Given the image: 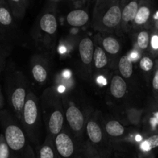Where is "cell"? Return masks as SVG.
Returning a JSON list of instances; mask_svg holds the SVG:
<instances>
[{
    "label": "cell",
    "mask_w": 158,
    "mask_h": 158,
    "mask_svg": "<svg viewBox=\"0 0 158 158\" xmlns=\"http://www.w3.org/2000/svg\"><path fill=\"white\" fill-rule=\"evenodd\" d=\"M0 125L11 158H35V149L14 115L0 110Z\"/></svg>",
    "instance_id": "1"
},
{
    "label": "cell",
    "mask_w": 158,
    "mask_h": 158,
    "mask_svg": "<svg viewBox=\"0 0 158 158\" xmlns=\"http://www.w3.org/2000/svg\"><path fill=\"white\" fill-rule=\"evenodd\" d=\"M121 0H96L92 12V27L102 32L121 28Z\"/></svg>",
    "instance_id": "2"
},
{
    "label": "cell",
    "mask_w": 158,
    "mask_h": 158,
    "mask_svg": "<svg viewBox=\"0 0 158 158\" xmlns=\"http://www.w3.org/2000/svg\"><path fill=\"white\" fill-rule=\"evenodd\" d=\"M19 123L30 143L34 146V149L40 147L43 143L41 137L43 121L40 116L38 99L30 90L26 97Z\"/></svg>",
    "instance_id": "3"
},
{
    "label": "cell",
    "mask_w": 158,
    "mask_h": 158,
    "mask_svg": "<svg viewBox=\"0 0 158 158\" xmlns=\"http://www.w3.org/2000/svg\"><path fill=\"white\" fill-rule=\"evenodd\" d=\"M43 107V121L46 126L47 136L52 140L63 131L65 110H63L60 99L56 94L46 93Z\"/></svg>",
    "instance_id": "4"
},
{
    "label": "cell",
    "mask_w": 158,
    "mask_h": 158,
    "mask_svg": "<svg viewBox=\"0 0 158 158\" xmlns=\"http://www.w3.org/2000/svg\"><path fill=\"white\" fill-rule=\"evenodd\" d=\"M9 103L13 115L20 122L23 108L28 94V86L26 79L20 72L14 73L10 80L9 89Z\"/></svg>",
    "instance_id": "5"
},
{
    "label": "cell",
    "mask_w": 158,
    "mask_h": 158,
    "mask_svg": "<svg viewBox=\"0 0 158 158\" xmlns=\"http://www.w3.org/2000/svg\"><path fill=\"white\" fill-rule=\"evenodd\" d=\"M84 143H80L69 131H62L54 140L58 158H86Z\"/></svg>",
    "instance_id": "6"
},
{
    "label": "cell",
    "mask_w": 158,
    "mask_h": 158,
    "mask_svg": "<svg viewBox=\"0 0 158 158\" xmlns=\"http://www.w3.org/2000/svg\"><path fill=\"white\" fill-rule=\"evenodd\" d=\"M86 131L88 141L98 151L102 158H112L113 148L110 143L106 140L100 124L95 120H89L86 123Z\"/></svg>",
    "instance_id": "7"
},
{
    "label": "cell",
    "mask_w": 158,
    "mask_h": 158,
    "mask_svg": "<svg viewBox=\"0 0 158 158\" xmlns=\"http://www.w3.org/2000/svg\"><path fill=\"white\" fill-rule=\"evenodd\" d=\"M65 117L73 136L80 143H84L83 134L84 131L85 117L80 108L73 104L68 106L65 110Z\"/></svg>",
    "instance_id": "8"
},
{
    "label": "cell",
    "mask_w": 158,
    "mask_h": 158,
    "mask_svg": "<svg viewBox=\"0 0 158 158\" xmlns=\"http://www.w3.org/2000/svg\"><path fill=\"white\" fill-rule=\"evenodd\" d=\"M140 2L141 0H121V29L124 32L130 30V28L133 26Z\"/></svg>",
    "instance_id": "9"
},
{
    "label": "cell",
    "mask_w": 158,
    "mask_h": 158,
    "mask_svg": "<svg viewBox=\"0 0 158 158\" xmlns=\"http://www.w3.org/2000/svg\"><path fill=\"white\" fill-rule=\"evenodd\" d=\"M15 20L7 0H0V32L7 38L15 28Z\"/></svg>",
    "instance_id": "10"
},
{
    "label": "cell",
    "mask_w": 158,
    "mask_h": 158,
    "mask_svg": "<svg viewBox=\"0 0 158 158\" xmlns=\"http://www.w3.org/2000/svg\"><path fill=\"white\" fill-rule=\"evenodd\" d=\"M39 27L43 33L49 36L56 33L58 23L54 9L49 8L42 14L39 19Z\"/></svg>",
    "instance_id": "11"
},
{
    "label": "cell",
    "mask_w": 158,
    "mask_h": 158,
    "mask_svg": "<svg viewBox=\"0 0 158 158\" xmlns=\"http://www.w3.org/2000/svg\"><path fill=\"white\" fill-rule=\"evenodd\" d=\"M94 42L89 37H84L79 43V52L80 60L84 66H89L94 61Z\"/></svg>",
    "instance_id": "12"
},
{
    "label": "cell",
    "mask_w": 158,
    "mask_h": 158,
    "mask_svg": "<svg viewBox=\"0 0 158 158\" xmlns=\"http://www.w3.org/2000/svg\"><path fill=\"white\" fill-rule=\"evenodd\" d=\"M152 12V0H141L133 26L140 27L149 21Z\"/></svg>",
    "instance_id": "13"
},
{
    "label": "cell",
    "mask_w": 158,
    "mask_h": 158,
    "mask_svg": "<svg viewBox=\"0 0 158 158\" xmlns=\"http://www.w3.org/2000/svg\"><path fill=\"white\" fill-rule=\"evenodd\" d=\"M89 20V15L86 9H76L66 15V22L73 27H82Z\"/></svg>",
    "instance_id": "14"
},
{
    "label": "cell",
    "mask_w": 158,
    "mask_h": 158,
    "mask_svg": "<svg viewBox=\"0 0 158 158\" xmlns=\"http://www.w3.org/2000/svg\"><path fill=\"white\" fill-rule=\"evenodd\" d=\"M31 73L33 80L39 84H43L47 81L49 71L46 65L41 59L35 58V60H32Z\"/></svg>",
    "instance_id": "15"
},
{
    "label": "cell",
    "mask_w": 158,
    "mask_h": 158,
    "mask_svg": "<svg viewBox=\"0 0 158 158\" xmlns=\"http://www.w3.org/2000/svg\"><path fill=\"white\" fill-rule=\"evenodd\" d=\"M35 158H58L54 140L46 137L44 142L35 149Z\"/></svg>",
    "instance_id": "16"
},
{
    "label": "cell",
    "mask_w": 158,
    "mask_h": 158,
    "mask_svg": "<svg viewBox=\"0 0 158 158\" xmlns=\"http://www.w3.org/2000/svg\"><path fill=\"white\" fill-rule=\"evenodd\" d=\"M127 89V86L123 80V77L119 75H115L113 77L110 82V90L111 95L117 99L123 98L125 96Z\"/></svg>",
    "instance_id": "17"
},
{
    "label": "cell",
    "mask_w": 158,
    "mask_h": 158,
    "mask_svg": "<svg viewBox=\"0 0 158 158\" xmlns=\"http://www.w3.org/2000/svg\"><path fill=\"white\" fill-rule=\"evenodd\" d=\"M15 20L23 19L29 6L30 0H7Z\"/></svg>",
    "instance_id": "18"
},
{
    "label": "cell",
    "mask_w": 158,
    "mask_h": 158,
    "mask_svg": "<svg viewBox=\"0 0 158 158\" xmlns=\"http://www.w3.org/2000/svg\"><path fill=\"white\" fill-rule=\"evenodd\" d=\"M105 131L110 137H118L123 135L125 128L117 120H110L105 126Z\"/></svg>",
    "instance_id": "19"
},
{
    "label": "cell",
    "mask_w": 158,
    "mask_h": 158,
    "mask_svg": "<svg viewBox=\"0 0 158 158\" xmlns=\"http://www.w3.org/2000/svg\"><path fill=\"white\" fill-rule=\"evenodd\" d=\"M119 70L123 78L128 79L132 76L134 72L133 62L128 56H123L119 61Z\"/></svg>",
    "instance_id": "20"
},
{
    "label": "cell",
    "mask_w": 158,
    "mask_h": 158,
    "mask_svg": "<svg viewBox=\"0 0 158 158\" xmlns=\"http://www.w3.org/2000/svg\"><path fill=\"white\" fill-rule=\"evenodd\" d=\"M103 48L110 55H117L120 50V44L118 40L113 36L105 37L102 42Z\"/></svg>",
    "instance_id": "21"
},
{
    "label": "cell",
    "mask_w": 158,
    "mask_h": 158,
    "mask_svg": "<svg viewBox=\"0 0 158 158\" xmlns=\"http://www.w3.org/2000/svg\"><path fill=\"white\" fill-rule=\"evenodd\" d=\"M94 66L97 69H104L108 63V59L105 51L100 46H97L94 49Z\"/></svg>",
    "instance_id": "22"
},
{
    "label": "cell",
    "mask_w": 158,
    "mask_h": 158,
    "mask_svg": "<svg viewBox=\"0 0 158 158\" xmlns=\"http://www.w3.org/2000/svg\"><path fill=\"white\" fill-rule=\"evenodd\" d=\"M7 37L0 32V73L2 72L6 65V60L9 55V43L6 42Z\"/></svg>",
    "instance_id": "23"
},
{
    "label": "cell",
    "mask_w": 158,
    "mask_h": 158,
    "mask_svg": "<svg viewBox=\"0 0 158 158\" xmlns=\"http://www.w3.org/2000/svg\"><path fill=\"white\" fill-rule=\"evenodd\" d=\"M157 148H158V135L157 134L148 137L141 145L142 150L144 151H150Z\"/></svg>",
    "instance_id": "24"
},
{
    "label": "cell",
    "mask_w": 158,
    "mask_h": 158,
    "mask_svg": "<svg viewBox=\"0 0 158 158\" xmlns=\"http://www.w3.org/2000/svg\"><path fill=\"white\" fill-rule=\"evenodd\" d=\"M137 45L141 49H148L150 43L149 33L147 31H140L137 35Z\"/></svg>",
    "instance_id": "25"
},
{
    "label": "cell",
    "mask_w": 158,
    "mask_h": 158,
    "mask_svg": "<svg viewBox=\"0 0 158 158\" xmlns=\"http://www.w3.org/2000/svg\"><path fill=\"white\" fill-rule=\"evenodd\" d=\"M83 150H84L86 158H102L98 151L91 145V143L88 140H86L84 142Z\"/></svg>",
    "instance_id": "26"
},
{
    "label": "cell",
    "mask_w": 158,
    "mask_h": 158,
    "mask_svg": "<svg viewBox=\"0 0 158 158\" xmlns=\"http://www.w3.org/2000/svg\"><path fill=\"white\" fill-rule=\"evenodd\" d=\"M0 158H11L9 148L2 134H0Z\"/></svg>",
    "instance_id": "27"
},
{
    "label": "cell",
    "mask_w": 158,
    "mask_h": 158,
    "mask_svg": "<svg viewBox=\"0 0 158 158\" xmlns=\"http://www.w3.org/2000/svg\"><path fill=\"white\" fill-rule=\"evenodd\" d=\"M140 66L141 69H143L145 72H148L151 70L154 66L153 60L148 56H143L140 61Z\"/></svg>",
    "instance_id": "28"
},
{
    "label": "cell",
    "mask_w": 158,
    "mask_h": 158,
    "mask_svg": "<svg viewBox=\"0 0 158 158\" xmlns=\"http://www.w3.org/2000/svg\"><path fill=\"white\" fill-rule=\"evenodd\" d=\"M151 46L154 49H158V35H154L151 39Z\"/></svg>",
    "instance_id": "29"
},
{
    "label": "cell",
    "mask_w": 158,
    "mask_h": 158,
    "mask_svg": "<svg viewBox=\"0 0 158 158\" xmlns=\"http://www.w3.org/2000/svg\"><path fill=\"white\" fill-rule=\"evenodd\" d=\"M153 87L156 90H158V70L156 72L154 79H153Z\"/></svg>",
    "instance_id": "30"
},
{
    "label": "cell",
    "mask_w": 158,
    "mask_h": 158,
    "mask_svg": "<svg viewBox=\"0 0 158 158\" xmlns=\"http://www.w3.org/2000/svg\"><path fill=\"white\" fill-rule=\"evenodd\" d=\"M4 106V97H3L2 93L1 88H0V110L2 109Z\"/></svg>",
    "instance_id": "31"
},
{
    "label": "cell",
    "mask_w": 158,
    "mask_h": 158,
    "mask_svg": "<svg viewBox=\"0 0 158 158\" xmlns=\"http://www.w3.org/2000/svg\"><path fill=\"white\" fill-rule=\"evenodd\" d=\"M154 18H155V19H158V12H157V13H156V15H154Z\"/></svg>",
    "instance_id": "32"
}]
</instances>
